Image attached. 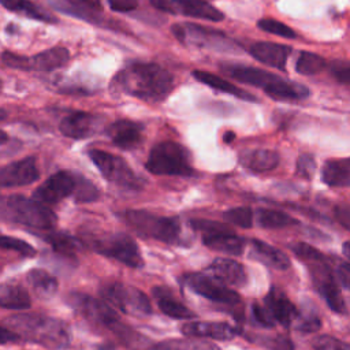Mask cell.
Masks as SVG:
<instances>
[{
  "label": "cell",
  "instance_id": "d4e9b609",
  "mask_svg": "<svg viewBox=\"0 0 350 350\" xmlns=\"http://www.w3.org/2000/svg\"><path fill=\"white\" fill-rule=\"evenodd\" d=\"M321 179L331 187H350V157L327 160L321 170Z\"/></svg>",
  "mask_w": 350,
  "mask_h": 350
},
{
  "label": "cell",
  "instance_id": "836d02e7",
  "mask_svg": "<svg viewBox=\"0 0 350 350\" xmlns=\"http://www.w3.org/2000/svg\"><path fill=\"white\" fill-rule=\"evenodd\" d=\"M44 238L53 247L55 252L66 257H75L77 253L82 249L79 239L66 232H51V234H46Z\"/></svg>",
  "mask_w": 350,
  "mask_h": 350
},
{
  "label": "cell",
  "instance_id": "30bf717a",
  "mask_svg": "<svg viewBox=\"0 0 350 350\" xmlns=\"http://www.w3.org/2000/svg\"><path fill=\"white\" fill-rule=\"evenodd\" d=\"M89 157L108 182L127 190L144 187V179L134 172L124 159L100 149H90Z\"/></svg>",
  "mask_w": 350,
  "mask_h": 350
},
{
  "label": "cell",
  "instance_id": "f907efd6",
  "mask_svg": "<svg viewBox=\"0 0 350 350\" xmlns=\"http://www.w3.org/2000/svg\"><path fill=\"white\" fill-rule=\"evenodd\" d=\"M109 8L116 12H130L138 7V0H107Z\"/></svg>",
  "mask_w": 350,
  "mask_h": 350
},
{
  "label": "cell",
  "instance_id": "484cf974",
  "mask_svg": "<svg viewBox=\"0 0 350 350\" xmlns=\"http://www.w3.org/2000/svg\"><path fill=\"white\" fill-rule=\"evenodd\" d=\"M239 163L252 171L264 172L271 171L279 164V154L272 149H252L239 156Z\"/></svg>",
  "mask_w": 350,
  "mask_h": 350
},
{
  "label": "cell",
  "instance_id": "f1b7e54d",
  "mask_svg": "<svg viewBox=\"0 0 350 350\" xmlns=\"http://www.w3.org/2000/svg\"><path fill=\"white\" fill-rule=\"evenodd\" d=\"M202 242L205 246H208L213 250L228 253V254H235V256H239L245 247L243 238L235 235V232L232 230L212 234V235H202Z\"/></svg>",
  "mask_w": 350,
  "mask_h": 350
},
{
  "label": "cell",
  "instance_id": "ac0fdd59",
  "mask_svg": "<svg viewBox=\"0 0 350 350\" xmlns=\"http://www.w3.org/2000/svg\"><path fill=\"white\" fill-rule=\"evenodd\" d=\"M101 119L88 112H74L64 116L59 124L63 135L74 139H83L96 134L100 129Z\"/></svg>",
  "mask_w": 350,
  "mask_h": 350
},
{
  "label": "cell",
  "instance_id": "6da1fadb",
  "mask_svg": "<svg viewBox=\"0 0 350 350\" xmlns=\"http://www.w3.org/2000/svg\"><path fill=\"white\" fill-rule=\"evenodd\" d=\"M113 86L129 96L148 103L163 101L174 88L172 75L156 63L133 62L113 78Z\"/></svg>",
  "mask_w": 350,
  "mask_h": 350
},
{
  "label": "cell",
  "instance_id": "1f68e13d",
  "mask_svg": "<svg viewBox=\"0 0 350 350\" xmlns=\"http://www.w3.org/2000/svg\"><path fill=\"white\" fill-rule=\"evenodd\" d=\"M0 305L5 309H27L31 301L21 284L4 283L0 288Z\"/></svg>",
  "mask_w": 350,
  "mask_h": 350
},
{
  "label": "cell",
  "instance_id": "8fae6325",
  "mask_svg": "<svg viewBox=\"0 0 350 350\" xmlns=\"http://www.w3.org/2000/svg\"><path fill=\"white\" fill-rule=\"evenodd\" d=\"M100 293L108 305L120 309L124 314L141 319L152 313L149 298L137 287L122 283H108L101 287Z\"/></svg>",
  "mask_w": 350,
  "mask_h": 350
},
{
  "label": "cell",
  "instance_id": "7402d4cb",
  "mask_svg": "<svg viewBox=\"0 0 350 350\" xmlns=\"http://www.w3.org/2000/svg\"><path fill=\"white\" fill-rule=\"evenodd\" d=\"M208 275L230 286H243L247 280L243 265L231 258L219 257L208 267Z\"/></svg>",
  "mask_w": 350,
  "mask_h": 350
},
{
  "label": "cell",
  "instance_id": "d6986e66",
  "mask_svg": "<svg viewBox=\"0 0 350 350\" xmlns=\"http://www.w3.org/2000/svg\"><path fill=\"white\" fill-rule=\"evenodd\" d=\"M264 305L269 310L273 320L282 324L283 327H290L299 317L294 304L287 298V295L282 290L276 287H272L269 290L264 299Z\"/></svg>",
  "mask_w": 350,
  "mask_h": 350
},
{
  "label": "cell",
  "instance_id": "f6af8a7d",
  "mask_svg": "<svg viewBox=\"0 0 350 350\" xmlns=\"http://www.w3.org/2000/svg\"><path fill=\"white\" fill-rule=\"evenodd\" d=\"M252 314H253V320L264 327V328H272L275 327L276 321L273 320V317L271 316L269 310L265 308V305H260V304H254L253 308H252Z\"/></svg>",
  "mask_w": 350,
  "mask_h": 350
},
{
  "label": "cell",
  "instance_id": "bcb514c9",
  "mask_svg": "<svg viewBox=\"0 0 350 350\" xmlns=\"http://www.w3.org/2000/svg\"><path fill=\"white\" fill-rule=\"evenodd\" d=\"M261 345L271 350H293V342L286 336H261Z\"/></svg>",
  "mask_w": 350,
  "mask_h": 350
},
{
  "label": "cell",
  "instance_id": "f35d334b",
  "mask_svg": "<svg viewBox=\"0 0 350 350\" xmlns=\"http://www.w3.org/2000/svg\"><path fill=\"white\" fill-rule=\"evenodd\" d=\"M223 217L228 223L242 228H249L253 224V211L249 206L231 208L223 213Z\"/></svg>",
  "mask_w": 350,
  "mask_h": 350
},
{
  "label": "cell",
  "instance_id": "e575fe53",
  "mask_svg": "<svg viewBox=\"0 0 350 350\" xmlns=\"http://www.w3.org/2000/svg\"><path fill=\"white\" fill-rule=\"evenodd\" d=\"M257 223L264 228H283L298 224V220L282 211L260 208L257 211Z\"/></svg>",
  "mask_w": 350,
  "mask_h": 350
},
{
  "label": "cell",
  "instance_id": "ffe728a7",
  "mask_svg": "<svg viewBox=\"0 0 350 350\" xmlns=\"http://www.w3.org/2000/svg\"><path fill=\"white\" fill-rule=\"evenodd\" d=\"M182 332L190 338H212L219 340L232 339L238 331L228 323L190 321L182 325Z\"/></svg>",
  "mask_w": 350,
  "mask_h": 350
},
{
  "label": "cell",
  "instance_id": "4dcf8cb0",
  "mask_svg": "<svg viewBox=\"0 0 350 350\" xmlns=\"http://www.w3.org/2000/svg\"><path fill=\"white\" fill-rule=\"evenodd\" d=\"M153 295L157 299V305L160 310L168 317H172V319H194L196 317V314L189 308H186L179 301L174 299L171 294L165 291L164 287L153 288Z\"/></svg>",
  "mask_w": 350,
  "mask_h": 350
},
{
  "label": "cell",
  "instance_id": "4316f807",
  "mask_svg": "<svg viewBox=\"0 0 350 350\" xmlns=\"http://www.w3.org/2000/svg\"><path fill=\"white\" fill-rule=\"evenodd\" d=\"M70 60V52L66 48L56 46L46 49L44 52H40L31 57H29V70H37V71H45L49 72L52 70L60 68L67 64Z\"/></svg>",
  "mask_w": 350,
  "mask_h": 350
},
{
  "label": "cell",
  "instance_id": "44dd1931",
  "mask_svg": "<svg viewBox=\"0 0 350 350\" xmlns=\"http://www.w3.org/2000/svg\"><path fill=\"white\" fill-rule=\"evenodd\" d=\"M111 141L122 149H135L142 142V126L133 120L122 119L107 127Z\"/></svg>",
  "mask_w": 350,
  "mask_h": 350
},
{
  "label": "cell",
  "instance_id": "816d5d0a",
  "mask_svg": "<svg viewBox=\"0 0 350 350\" xmlns=\"http://www.w3.org/2000/svg\"><path fill=\"white\" fill-rule=\"evenodd\" d=\"M298 329L301 331H306V332H312L319 329L320 327V320L316 316H301L298 317V324H297Z\"/></svg>",
  "mask_w": 350,
  "mask_h": 350
},
{
  "label": "cell",
  "instance_id": "c3c4849f",
  "mask_svg": "<svg viewBox=\"0 0 350 350\" xmlns=\"http://www.w3.org/2000/svg\"><path fill=\"white\" fill-rule=\"evenodd\" d=\"M3 64L12 67V68H21V70H29V57L21 56L8 51H4L1 55Z\"/></svg>",
  "mask_w": 350,
  "mask_h": 350
},
{
  "label": "cell",
  "instance_id": "83f0119b",
  "mask_svg": "<svg viewBox=\"0 0 350 350\" xmlns=\"http://www.w3.org/2000/svg\"><path fill=\"white\" fill-rule=\"evenodd\" d=\"M191 74H193V77L197 81H200L201 83H204V85H206V86H209V88H212L215 90L224 92L227 94L235 96V97H238L241 100H246V101H256L257 100L249 92L241 89L239 86H237V85H234V83H231V82H228V81H226V79H223V78H220V77H217L215 74H211V72H206V71H201V70H194Z\"/></svg>",
  "mask_w": 350,
  "mask_h": 350
},
{
  "label": "cell",
  "instance_id": "7a4b0ae2",
  "mask_svg": "<svg viewBox=\"0 0 350 350\" xmlns=\"http://www.w3.org/2000/svg\"><path fill=\"white\" fill-rule=\"evenodd\" d=\"M7 328L26 340L51 350H62L70 345V329L59 319L44 314H14L7 320Z\"/></svg>",
  "mask_w": 350,
  "mask_h": 350
},
{
  "label": "cell",
  "instance_id": "2e32d148",
  "mask_svg": "<svg viewBox=\"0 0 350 350\" xmlns=\"http://www.w3.org/2000/svg\"><path fill=\"white\" fill-rule=\"evenodd\" d=\"M48 3L52 8L62 14L71 15L92 25L109 26V29H113L112 23L107 21L101 12H98L101 11V5L90 0H48Z\"/></svg>",
  "mask_w": 350,
  "mask_h": 350
},
{
  "label": "cell",
  "instance_id": "5bb4252c",
  "mask_svg": "<svg viewBox=\"0 0 350 350\" xmlns=\"http://www.w3.org/2000/svg\"><path fill=\"white\" fill-rule=\"evenodd\" d=\"M150 4L163 12L206 19L212 22L223 21L224 15L205 0H150Z\"/></svg>",
  "mask_w": 350,
  "mask_h": 350
},
{
  "label": "cell",
  "instance_id": "db71d44e",
  "mask_svg": "<svg viewBox=\"0 0 350 350\" xmlns=\"http://www.w3.org/2000/svg\"><path fill=\"white\" fill-rule=\"evenodd\" d=\"M16 339H19V335H18L16 332H14L12 329L7 328L5 325L1 327V329H0V340H1V343L14 342V340H16Z\"/></svg>",
  "mask_w": 350,
  "mask_h": 350
},
{
  "label": "cell",
  "instance_id": "f546056e",
  "mask_svg": "<svg viewBox=\"0 0 350 350\" xmlns=\"http://www.w3.org/2000/svg\"><path fill=\"white\" fill-rule=\"evenodd\" d=\"M1 4L4 8L25 15L27 18L40 21V22H46V23H56L57 19L48 12L46 10L41 8L38 4L30 1V0H1Z\"/></svg>",
  "mask_w": 350,
  "mask_h": 350
},
{
  "label": "cell",
  "instance_id": "4fadbf2b",
  "mask_svg": "<svg viewBox=\"0 0 350 350\" xmlns=\"http://www.w3.org/2000/svg\"><path fill=\"white\" fill-rule=\"evenodd\" d=\"M185 284L198 295L226 305H235L241 302L238 293L227 287L224 283L204 273H190L185 276Z\"/></svg>",
  "mask_w": 350,
  "mask_h": 350
},
{
  "label": "cell",
  "instance_id": "9c48e42d",
  "mask_svg": "<svg viewBox=\"0 0 350 350\" xmlns=\"http://www.w3.org/2000/svg\"><path fill=\"white\" fill-rule=\"evenodd\" d=\"M175 38L190 48H204L220 52H234L237 45L221 31L204 27L201 25L183 22L175 23L171 27Z\"/></svg>",
  "mask_w": 350,
  "mask_h": 350
},
{
  "label": "cell",
  "instance_id": "9f6ffc18",
  "mask_svg": "<svg viewBox=\"0 0 350 350\" xmlns=\"http://www.w3.org/2000/svg\"><path fill=\"white\" fill-rule=\"evenodd\" d=\"M97 350H115V347L111 343H105V345H100Z\"/></svg>",
  "mask_w": 350,
  "mask_h": 350
},
{
  "label": "cell",
  "instance_id": "6f0895ef",
  "mask_svg": "<svg viewBox=\"0 0 350 350\" xmlns=\"http://www.w3.org/2000/svg\"><path fill=\"white\" fill-rule=\"evenodd\" d=\"M232 139H234V133H227L224 141H226V142H230V141H232Z\"/></svg>",
  "mask_w": 350,
  "mask_h": 350
},
{
  "label": "cell",
  "instance_id": "60d3db41",
  "mask_svg": "<svg viewBox=\"0 0 350 350\" xmlns=\"http://www.w3.org/2000/svg\"><path fill=\"white\" fill-rule=\"evenodd\" d=\"M0 245L3 249H10V250H15L19 254L25 256V257H33L36 254V249L27 243L23 239L19 238H12V237H7L3 235L0 239Z\"/></svg>",
  "mask_w": 350,
  "mask_h": 350
},
{
  "label": "cell",
  "instance_id": "d6a6232c",
  "mask_svg": "<svg viewBox=\"0 0 350 350\" xmlns=\"http://www.w3.org/2000/svg\"><path fill=\"white\" fill-rule=\"evenodd\" d=\"M27 282L40 298H51L57 291V280L45 269H31L27 272Z\"/></svg>",
  "mask_w": 350,
  "mask_h": 350
},
{
  "label": "cell",
  "instance_id": "52a82bcc",
  "mask_svg": "<svg viewBox=\"0 0 350 350\" xmlns=\"http://www.w3.org/2000/svg\"><path fill=\"white\" fill-rule=\"evenodd\" d=\"M123 220L138 235L152 238L165 243H178L180 241V223L176 217L160 216L148 211L131 209L122 215Z\"/></svg>",
  "mask_w": 350,
  "mask_h": 350
},
{
  "label": "cell",
  "instance_id": "ba28073f",
  "mask_svg": "<svg viewBox=\"0 0 350 350\" xmlns=\"http://www.w3.org/2000/svg\"><path fill=\"white\" fill-rule=\"evenodd\" d=\"M145 168L154 175L191 176L196 174L186 148L172 141L154 145L149 152Z\"/></svg>",
  "mask_w": 350,
  "mask_h": 350
},
{
  "label": "cell",
  "instance_id": "7c38bea8",
  "mask_svg": "<svg viewBox=\"0 0 350 350\" xmlns=\"http://www.w3.org/2000/svg\"><path fill=\"white\" fill-rule=\"evenodd\" d=\"M309 267L310 278L317 293L324 298L327 305L336 313H346V304L342 297L338 282L329 268V265L323 258L306 262Z\"/></svg>",
  "mask_w": 350,
  "mask_h": 350
},
{
  "label": "cell",
  "instance_id": "9a60e30c",
  "mask_svg": "<svg viewBox=\"0 0 350 350\" xmlns=\"http://www.w3.org/2000/svg\"><path fill=\"white\" fill-rule=\"evenodd\" d=\"M77 187V174L70 171H57L40 185L33 198L42 204H56L63 198L74 194Z\"/></svg>",
  "mask_w": 350,
  "mask_h": 350
},
{
  "label": "cell",
  "instance_id": "277c9868",
  "mask_svg": "<svg viewBox=\"0 0 350 350\" xmlns=\"http://www.w3.org/2000/svg\"><path fill=\"white\" fill-rule=\"evenodd\" d=\"M68 304L86 320L109 329L129 347H137L145 339L138 332L123 324L107 302H103L86 294L71 293L68 297Z\"/></svg>",
  "mask_w": 350,
  "mask_h": 350
},
{
  "label": "cell",
  "instance_id": "5b68a950",
  "mask_svg": "<svg viewBox=\"0 0 350 350\" xmlns=\"http://www.w3.org/2000/svg\"><path fill=\"white\" fill-rule=\"evenodd\" d=\"M4 220L37 230H51L56 226V215L42 202L23 196H7L1 200Z\"/></svg>",
  "mask_w": 350,
  "mask_h": 350
},
{
  "label": "cell",
  "instance_id": "3957f363",
  "mask_svg": "<svg viewBox=\"0 0 350 350\" xmlns=\"http://www.w3.org/2000/svg\"><path fill=\"white\" fill-rule=\"evenodd\" d=\"M223 71L231 78L262 89L275 100L297 101L309 96V89L301 83L283 79L282 77L247 66H223Z\"/></svg>",
  "mask_w": 350,
  "mask_h": 350
},
{
  "label": "cell",
  "instance_id": "603a6c76",
  "mask_svg": "<svg viewBox=\"0 0 350 350\" xmlns=\"http://www.w3.org/2000/svg\"><path fill=\"white\" fill-rule=\"evenodd\" d=\"M291 48L276 42H257L250 48V55L258 62L284 71Z\"/></svg>",
  "mask_w": 350,
  "mask_h": 350
},
{
  "label": "cell",
  "instance_id": "cb8c5ba5",
  "mask_svg": "<svg viewBox=\"0 0 350 350\" xmlns=\"http://www.w3.org/2000/svg\"><path fill=\"white\" fill-rule=\"evenodd\" d=\"M250 258L271 267L273 269L284 271L290 267L288 257L279 249L271 246L269 243H265L260 239H252L250 241Z\"/></svg>",
  "mask_w": 350,
  "mask_h": 350
},
{
  "label": "cell",
  "instance_id": "ee69618b",
  "mask_svg": "<svg viewBox=\"0 0 350 350\" xmlns=\"http://www.w3.org/2000/svg\"><path fill=\"white\" fill-rule=\"evenodd\" d=\"M329 70L336 81L350 85V60H334Z\"/></svg>",
  "mask_w": 350,
  "mask_h": 350
},
{
  "label": "cell",
  "instance_id": "8992f818",
  "mask_svg": "<svg viewBox=\"0 0 350 350\" xmlns=\"http://www.w3.org/2000/svg\"><path fill=\"white\" fill-rule=\"evenodd\" d=\"M83 242L96 253L111 257L127 267L139 268L144 265L135 241L124 232H86Z\"/></svg>",
  "mask_w": 350,
  "mask_h": 350
},
{
  "label": "cell",
  "instance_id": "7bdbcfd3",
  "mask_svg": "<svg viewBox=\"0 0 350 350\" xmlns=\"http://www.w3.org/2000/svg\"><path fill=\"white\" fill-rule=\"evenodd\" d=\"M314 350H347V346L335 336L320 335L312 340Z\"/></svg>",
  "mask_w": 350,
  "mask_h": 350
},
{
  "label": "cell",
  "instance_id": "b9f144b4",
  "mask_svg": "<svg viewBox=\"0 0 350 350\" xmlns=\"http://www.w3.org/2000/svg\"><path fill=\"white\" fill-rule=\"evenodd\" d=\"M190 224L196 231H200L202 235H212L217 232L231 231V228L227 224L213 221V220H206V219H193Z\"/></svg>",
  "mask_w": 350,
  "mask_h": 350
},
{
  "label": "cell",
  "instance_id": "11a10c76",
  "mask_svg": "<svg viewBox=\"0 0 350 350\" xmlns=\"http://www.w3.org/2000/svg\"><path fill=\"white\" fill-rule=\"evenodd\" d=\"M342 249H343V254L350 260V241L345 242L343 246H342Z\"/></svg>",
  "mask_w": 350,
  "mask_h": 350
},
{
  "label": "cell",
  "instance_id": "681fc988",
  "mask_svg": "<svg viewBox=\"0 0 350 350\" xmlns=\"http://www.w3.org/2000/svg\"><path fill=\"white\" fill-rule=\"evenodd\" d=\"M335 217L340 226L350 231V205L349 204H339L334 209Z\"/></svg>",
  "mask_w": 350,
  "mask_h": 350
},
{
  "label": "cell",
  "instance_id": "d590c367",
  "mask_svg": "<svg viewBox=\"0 0 350 350\" xmlns=\"http://www.w3.org/2000/svg\"><path fill=\"white\" fill-rule=\"evenodd\" d=\"M149 350H220V349L208 340L196 338V339L164 340L153 345Z\"/></svg>",
  "mask_w": 350,
  "mask_h": 350
},
{
  "label": "cell",
  "instance_id": "7dc6e473",
  "mask_svg": "<svg viewBox=\"0 0 350 350\" xmlns=\"http://www.w3.org/2000/svg\"><path fill=\"white\" fill-rule=\"evenodd\" d=\"M316 170V163L312 154H301L297 160V174L304 178H310Z\"/></svg>",
  "mask_w": 350,
  "mask_h": 350
},
{
  "label": "cell",
  "instance_id": "74e56055",
  "mask_svg": "<svg viewBox=\"0 0 350 350\" xmlns=\"http://www.w3.org/2000/svg\"><path fill=\"white\" fill-rule=\"evenodd\" d=\"M74 198L77 202H92L98 198V190L89 179L77 174V187L74 191Z\"/></svg>",
  "mask_w": 350,
  "mask_h": 350
},
{
  "label": "cell",
  "instance_id": "e0dca14e",
  "mask_svg": "<svg viewBox=\"0 0 350 350\" xmlns=\"http://www.w3.org/2000/svg\"><path fill=\"white\" fill-rule=\"evenodd\" d=\"M40 176L38 167L34 157H26L23 160L14 161L0 171L1 187H18L30 185Z\"/></svg>",
  "mask_w": 350,
  "mask_h": 350
},
{
  "label": "cell",
  "instance_id": "8d00e7d4",
  "mask_svg": "<svg viewBox=\"0 0 350 350\" xmlns=\"http://www.w3.org/2000/svg\"><path fill=\"white\" fill-rule=\"evenodd\" d=\"M325 67V59L321 57L320 55L312 53V52H301L297 63H295V70L297 72L302 75H314L319 74L323 68Z\"/></svg>",
  "mask_w": 350,
  "mask_h": 350
},
{
  "label": "cell",
  "instance_id": "f5cc1de1",
  "mask_svg": "<svg viewBox=\"0 0 350 350\" xmlns=\"http://www.w3.org/2000/svg\"><path fill=\"white\" fill-rule=\"evenodd\" d=\"M336 276H338L339 283H340L345 288L350 290V262H343V264H340V265L338 267V269H336Z\"/></svg>",
  "mask_w": 350,
  "mask_h": 350
},
{
  "label": "cell",
  "instance_id": "ab89813d",
  "mask_svg": "<svg viewBox=\"0 0 350 350\" xmlns=\"http://www.w3.org/2000/svg\"><path fill=\"white\" fill-rule=\"evenodd\" d=\"M257 26L262 31H267V33H271V34H275V36H280V37H284V38H295L297 37V33L290 26H287V25H284V23H282L276 19H271V18L260 19L257 22Z\"/></svg>",
  "mask_w": 350,
  "mask_h": 350
}]
</instances>
